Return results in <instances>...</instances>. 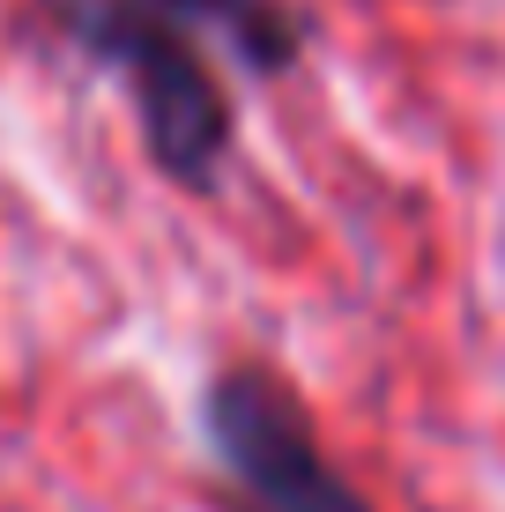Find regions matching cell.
I'll return each mask as SVG.
<instances>
[{
    "label": "cell",
    "instance_id": "3",
    "mask_svg": "<svg viewBox=\"0 0 505 512\" xmlns=\"http://www.w3.org/2000/svg\"><path fill=\"white\" fill-rule=\"evenodd\" d=\"M171 8H179L201 38L231 45L253 75H283V67L305 52V23H298V8H283V0H171Z\"/></svg>",
    "mask_w": 505,
    "mask_h": 512
},
{
    "label": "cell",
    "instance_id": "1",
    "mask_svg": "<svg viewBox=\"0 0 505 512\" xmlns=\"http://www.w3.org/2000/svg\"><path fill=\"white\" fill-rule=\"evenodd\" d=\"M38 8L90 60L127 75L156 171L179 186H216L223 156H231V97L201 52V30L171 0H38Z\"/></svg>",
    "mask_w": 505,
    "mask_h": 512
},
{
    "label": "cell",
    "instance_id": "2",
    "mask_svg": "<svg viewBox=\"0 0 505 512\" xmlns=\"http://www.w3.org/2000/svg\"><path fill=\"white\" fill-rule=\"evenodd\" d=\"M201 431L223 483L246 498V512H372L364 490L320 446L305 401L268 364H231L201 394Z\"/></svg>",
    "mask_w": 505,
    "mask_h": 512
}]
</instances>
